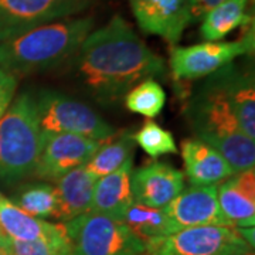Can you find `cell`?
Instances as JSON below:
<instances>
[{
  "label": "cell",
  "mask_w": 255,
  "mask_h": 255,
  "mask_svg": "<svg viewBox=\"0 0 255 255\" xmlns=\"http://www.w3.org/2000/svg\"><path fill=\"white\" fill-rule=\"evenodd\" d=\"M75 78L101 104H115L135 85L163 75L166 65L125 18L114 16L91 31L73 55Z\"/></svg>",
  "instance_id": "cell-1"
},
{
  "label": "cell",
  "mask_w": 255,
  "mask_h": 255,
  "mask_svg": "<svg viewBox=\"0 0 255 255\" xmlns=\"http://www.w3.org/2000/svg\"><path fill=\"white\" fill-rule=\"evenodd\" d=\"M94 28V18L67 17L0 41V68L16 78L67 63Z\"/></svg>",
  "instance_id": "cell-2"
},
{
  "label": "cell",
  "mask_w": 255,
  "mask_h": 255,
  "mask_svg": "<svg viewBox=\"0 0 255 255\" xmlns=\"http://www.w3.org/2000/svg\"><path fill=\"white\" fill-rule=\"evenodd\" d=\"M41 143L37 100L20 94L0 118V182L6 186L33 177Z\"/></svg>",
  "instance_id": "cell-3"
},
{
  "label": "cell",
  "mask_w": 255,
  "mask_h": 255,
  "mask_svg": "<svg viewBox=\"0 0 255 255\" xmlns=\"http://www.w3.org/2000/svg\"><path fill=\"white\" fill-rule=\"evenodd\" d=\"M74 255H143L145 243L122 221L87 213L64 223Z\"/></svg>",
  "instance_id": "cell-4"
},
{
  "label": "cell",
  "mask_w": 255,
  "mask_h": 255,
  "mask_svg": "<svg viewBox=\"0 0 255 255\" xmlns=\"http://www.w3.org/2000/svg\"><path fill=\"white\" fill-rule=\"evenodd\" d=\"M36 100L43 132L71 133L101 142L118 133V130L95 111L61 92L44 90Z\"/></svg>",
  "instance_id": "cell-5"
},
{
  "label": "cell",
  "mask_w": 255,
  "mask_h": 255,
  "mask_svg": "<svg viewBox=\"0 0 255 255\" xmlns=\"http://www.w3.org/2000/svg\"><path fill=\"white\" fill-rule=\"evenodd\" d=\"M255 48L254 23L246 26L243 36L233 41H206L189 47L173 46L170 70L176 80L190 81L207 77L238 57L251 55Z\"/></svg>",
  "instance_id": "cell-6"
},
{
  "label": "cell",
  "mask_w": 255,
  "mask_h": 255,
  "mask_svg": "<svg viewBox=\"0 0 255 255\" xmlns=\"http://www.w3.org/2000/svg\"><path fill=\"white\" fill-rule=\"evenodd\" d=\"M254 250L230 226H203L180 230L146 246L143 255H243Z\"/></svg>",
  "instance_id": "cell-7"
},
{
  "label": "cell",
  "mask_w": 255,
  "mask_h": 255,
  "mask_svg": "<svg viewBox=\"0 0 255 255\" xmlns=\"http://www.w3.org/2000/svg\"><path fill=\"white\" fill-rule=\"evenodd\" d=\"M94 0H0V41L61 18L74 17Z\"/></svg>",
  "instance_id": "cell-8"
},
{
  "label": "cell",
  "mask_w": 255,
  "mask_h": 255,
  "mask_svg": "<svg viewBox=\"0 0 255 255\" xmlns=\"http://www.w3.org/2000/svg\"><path fill=\"white\" fill-rule=\"evenodd\" d=\"M102 142L71 133H50L41 130L40 153L33 177L55 183L75 167L88 163Z\"/></svg>",
  "instance_id": "cell-9"
},
{
  "label": "cell",
  "mask_w": 255,
  "mask_h": 255,
  "mask_svg": "<svg viewBox=\"0 0 255 255\" xmlns=\"http://www.w3.org/2000/svg\"><path fill=\"white\" fill-rule=\"evenodd\" d=\"M170 234L203 226H230L220 210L217 186H191L163 207ZM231 227V226H230Z\"/></svg>",
  "instance_id": "cell-10"
},
{
  "label": "cell",
  "mask_w": 255,
  "mask_h": 255,
  "mask_svg": "<svg viewBox=\"0 0 255 255\" xmlns=\"http://www.w3.org/2000/svg\"><path fill=\"white\" fill-rule=\"evenodd\" d=\"M184 189V174L172 164L153 160L132 169L130 191L133 203L163 209Z\"/></svg>",
  "instance_id": "cell-11"
},
{
  "label": "cell",
  "mask_w": 255,
  "mask_h": 255,
  "mask_svg": "<svg viewBox=\"0 0 255 255\" xmlns=\"http://www.w3.org/2000/svg\"><path fill=\"white\" fill-rule=\"evenodd\" d=\"M139 27L176 46L190 26L189 0H129Z\"/></svg>",
  "instance_id": "cell-12"
},
{
  "label": "cell",
  "mask_w": 255,
  "mask_h": 255,
  "mask_svg": "<svg viewBox=\"0 0 255 255\" xmlns=\"http://www.w3.org/2000/svg\"><path fill=\"white\" fill-rule=\"evenodd\" d=\"M182 157L191 186H217L236 174L216 149L196 137L183 140Z\"/></svg>",
  "instance_id": "cell-13"
},
{
  "label": "cell",
  "mask_w": 255,
  "mask_h": 255,
  "mask_svg": "<svg viewBox=\"0 0 255 255\" xmlns=\"http://www.w3.org/2000/svg\"><path fill=\"white\" fill-rule=\"evenodd\" d=\"M132 169L133 157H129L118 170L97 180L90 213L122 221L127 210L133 203L130 191Z\"/></svg>",
  "instance_id": "cell-14"
},
{
  "label": "cell",
  "mask_w": 255,
  "mask_h": 255,
  "mask_svg": "<svg viewBox=\"0 0 255 255\" xmlns=\"http://www.w3.org/2000/svg\"><path fill=\"white\" fill-rule=\"evenodd\" d=\"M0 230L17 241H57L68 238L64 223L54 224L18 209L0 194Z\"/></svg>",
  "instance_id": "cell-15"
},
{
  "label": "cell",
  "mask_w": 255,
  "mask_h": 255,
  "mask_svg": "<svg viewBox=\"0 0 255 255\" xmlns=\"http://www.w3.org/2000/svg\"><path fill=\"white\" fill-rule=\"evenodd\" d=\"M97 177L85 170L84 166L75 167L54 183L57 191L55 220L67 223L90 213Z\"/></svg>",
  "instance_id": "cell-16"
},
{
  "label": "cell",
  "mask_w": 255,
  "mask_h": 255,
  "mask_svg": "<svg viewBox=\"0 0 255 255\" xmlns=\"http://www.w3.org/2000/svg\"><path fill=\"white\" fill-rule=\"evenodd\" d=\"M251 0H224L201 18L200 36L206 41H220L238 27L253 24L248 13Z\"/></svg>",
  "instance_id": "cell-17"
},
{
  "label": "cell",
  "mask_w": 255,
  "mask_h": 255,
  "mask_svg": "<svg viewBox=\"0 0 255 255\" xmlns=\"http://www.w3.org/2000/svg\"><path fill=\"white\" fill-rule=\"evenodd\" d=\"M233 176L217 184V200L220 210L231 227H254L255 200L250 199L238 189Z\"/></svg>",
  "instance_id": "cell-18"
},
{
  "label": "cell",
  "mask_w": 255,
  "mask_h": 255,
  "mask_svg": "<svg viewBox=\"0 0 255 255\" xmlns=\"http://www.w3.org/2000/svg\"><path fill=\"white\" fill-rule=\"evenodd\" d=\"M133 149H135V142L132 133L129 132H124L121 135L117 133L102 142L100 149L95 152V155L92 156L84 167L87 172L100 179L102 176H107L118 170L129 157H132Z\"/></svg>",
  "instance_id": "cell-19"
},
{
  "label": "cell",
  "mask_w": 255,
  "mask_h": 255,
  "mask_svg": "<svg viewBox=\"0 0 255 255\" xmlns=\"http://www.w3.org/2000/svg\"><path fill=\"white\" fill-rule=\"evenodd\" d=\"M11 201L18 209L37 219L55 220L57 216V191L51 183H24L16 190Z\"/></svg>",
  "instance_id": "cell-20"
},
{
  "label": "cell",
  "mask_w": 255,
  "mask_h": 255,
  "mask_svg": "<svg viewBox=\"0 0 255 255\" xmlns=\"http://www.w3.org/2000/svg\"><path fill=\"white\" fill-rule=\"evenodd\" d=\"M122 223L128 226L139 240H142L145 246L155 240L170 236L169 220L163 209H152L132 203L127 210Z\"/></svg>",
  "instance_id": "cell-21"
},
{
  "label": "cell",
  "mask_w": 255,
  "mask_h": 255,
  "mask_svg": "<svg viewBox=\"0 0 255 255\" xmlns=\"http://www.w3.org/2000/svg\"><path fill=\"white\" fill-rule=\"evenodd\" d=\"M166 94L159 82L145 80L135 85L125 95V105L130 112L146 118L157 117L164 107Z\"/></svg>",
  "instance_id": "cell-22"
},
{
  "label": "cell",
  "mask_w": 255,
  "mask_h": 255,
  "mask_svg": "<svg viewBox=\"0 0 255 255\" xmlns=\"http://www.w3.org/2000/svg\"><path fill=\"white\" fill-rule=\"evenodd\" d=\"M0 248L4 255H74L70 238L57 241H17L1 230Z\"/></svg>",
  "instance_id": "cell-23"
},
{
  "label": "cell",
  "mask_w": 255,
  "mask_h": 255,
  "mask_svg": "<svg viewBox=\"0 0 255 255\" xmlns=\"http://www.w3.org/2000/svg\"><path fill=\"white\" fill-rule=\"evenodd\" d=\"M132 136H133V142L146 155L153 159L162 155L177 153V146L174 142L173 135L169 130L159 127L155 121L147 119L142 128Z\"/></svg>",
  "instance_id": "cell-24"
},
{
  "label": "cell",
  "mask_w": 255,
  "mask_h": 255,
  "mask_svg": "<svg viewBox=\"0 0 255 255\" xmlns=\"http://www.w3.org/2000/svg\"><path fill=\"white\" fill-rule=\"evenodd\" d=\"M17 90V78L0 68V118L10 107Z\"/></svg>",
  "instance_id": "cell-25"
},
{
  "label": "cell",
  "mask_w": 255,
  "mask_h": 255,
  "mask_svg": "<svg viewBox=\"0 0 255 255\" xmlns=\"http://www.w3.org/2000/svg\"><path fill=\"white\" fill-rule=\"evenodd\" d=\"M224 0H189V13H190V23H196L204 17L210 10L214 9Z\"/></svg>",
  "instance_id": "cell-26"
},
{
  "label": "cell",
  "mask_w": 255,
  "mask_h": 255,
  "mask_svg": "<svg viewBox=\"0 0 255 255\" xmlns=\"http://www.w3.org/2000/svg\"><path fill=\"white\" fill-rule=\"evenodd\" d=\"M243 255H254V250H250V251H247L246 254Z\"/></svg>",
  "instance_id": "cell-27"
},
{
  "label": "cell",
  "mask_w": 255,
  "mask_h": 255,
  "mask_svg": "<svg viewBox=\"0 0 255 255\" xmlns=\"http://www.w3.org/2000/svg\"><path fill=\"white\" fill-rule=\"evenodd\" d=\"M0 255H4V253L1 251V248H0Z\"/></svg>",
  "instance_id": "cell-28"
}]
</instances>
